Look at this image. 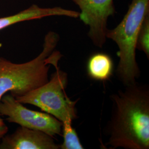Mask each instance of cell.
<instances>
[{
  "instance_id": "cell-1",
  "label": "cell",
  "mask_w": 149,
  "mask_h": 149,
  "mask_svg": "<svg viewBox=\"0 0 149 149\" xmlns=\"http://www.w3.org/2000/svg\"><path fill=\"white\" fill-rule=\"evenodd\" d=\"M112 115L107 125L111 149H149V87L138 82L111 96Z\"/></svg>"
},
{
  "instance_id": "cell-2",
  "label": "cell",
  "mask_w": 149,
  "mask_h": 149,
  "mask_svg": "<svg viewBox=\"0 0 149 149\" xmlns=\"http://www.w3.org/2000/svg\"><path fill=\"white\" fill-rule=\"evenodd\" d=\"M59 39L58 33L48 32L42 52L27 63L16 64L0 57V100L8 92L15 98L24 96L48 82L50 65L63 56L55 50Z\"/></svg>"
},
{
  "instance_id": "cell-3",
  "label": "cell",
  "mask_w": 149,
  "mask_h": 149,
  "mask_svg": "<svg viewBox=\"0 0 149 149\" xmlns=\"http://www.w3.org/2000/svg\"><path fill=\"white\" fill-rule=\"evenodd\" d=\"M149 15V0H132L122 21L112 29H108L107 39L117 44L119 62L116 74L124 86L136 82L140 70L136 60L139 32Z\"/></svg>"
},
{
  "instance_id": "cell-4",
  "label": "cell",
  "mask_w": 149,
  "mask_h": 149,
  "mask_svg": "<svg viewBox=\"0 0 149 149\" xmlns=\"http://www.w3.org/2000/svg\"><path fill=\"white\" fill-rule=\"evenodd\" d=\"M59 60H56L52 65L55 71L47 83L16 98L22 104L37 107L62 123L67 120L73 122L77 118L76 105L78 100L72 101L65 92L68 75L60 69Z\"/></svg>"
},
{
  "instance_id": "cell-5",
  "label": "cell",
  "mask_w": 149,
  "mask_h": 149,
  "mask_svg": "<svg viewBox=\"0 0 149 149\" xmlns=\"http://www.w3.org/2000/svg\"><path fill=\"white\" fill-rule=\"evenodd\" d=\"M0 114L6 120L21 127L38 130L49 135H62L63 123L45 112L31 110L24 106L16 98L7 93L0 100Z\"/></svg>"
},
{
  "instance_id": "cell-6",
  "label": "cell",
  "mask_w": 149,
  "mask_h": 149,
  "mask_svg": "<svg viewBox=\"0 0 149 149\" xmlns=\"http://www.w3.org/2000/svg\"><path fill=\"white\" fill-rule=\"evenodd\" d=\"M79 6L80 20L89 28L88 36L97 47L106 43L107 21L115 13L113 0H71Z\"/></svg>"
},
{
  "instance_id": "cell-7",
  "label": "cell",
  "mask_w": 149,
  "mask_h": 149,
  "mask_svg": "<svg viewBox=\"0 0 149 149\" xmlns=\"http://www.w3.org/2000/svg\"><path fill=\"white\" fill-rule=\"evenodd\" d=\"M53 136L38 130L20 126L0 141V149H60Z\"/></svg>"
},
{
  "instance_id": "cell-8",
  "label": "cell",
  "mask_w": 149,
  "mask_h": 149,
  "mask_svg": "<svg viewBox=\"0 0 149 149\" xmlns=\"http://www.w3.org/2000/svg\"><path fill=\"white\" fill-rule=\"evenodd\" d=\"M50 16H65L77 18L79 17V12L66 10L60 7L43 8L37 5H33L16 15L0 18V30L19 22Z\"/></svg>"
},
{
  "instance_id": "cell-9",
  "label": "cell",
  "mask_w": 149,
  "mask_h": 149,
  "mask_svg": "<svg viewBox=\"0 0 149 149\" xmlns=\"http://www.w3.org/2000/svg\"><path fill=\"white\" fill-rule=\"evenodd\" d=\"M114 64L112 58L107 54L97 53L91 55L87 64L88 76L93 80L106 81L112 76Z\"/></svg>"
},
{
  "instance_id": "cell-10",
  "label": "cell",
  "mask_w": 149,
  "mask_h": 149,
  "mask_svg": "<svg viewBox=\"0 0 149 149\" xmlns=\"http://www.w3.org/2000/svg\"><path fill=\"white\" fill-rule=\"evenodd\" d=\"M72 121L67 120L63 123L62 136L63 143L60 145L61 149H83L84 146L74 128L72 127Z\"/></svg>"
},
{
  "instance_id": "cell-11",
  "label": "cell",
  "mask_w": 149,
  "mask_h": 149,
  "mask_svg": "<svg viewBox=\"0 0 149 149\" xmlns=\"http://www.w3.org/2000/svg\"><path fill=\"white\" fill-rule=\"evenodd\" d=\"M136 49L143 52L149 59V15L145 17L139 32Z\"/></svg>"
},
{
  "instance_id": "cell-12",
  "label": "cell",
  "mask_w": 149,
  "mask_h": 149,
  "mask_svg": "<svg viewBox=\"0 0 149 149\" xmlns=\"http://www.w3.org/2000/svg\"><path fill=\"white\" fill-rule=\"evenodd\" d=\"M1 116H2L0 114V141L3 137L6 135L8 130V127L6 125L4 120L1 118Z\"/></svg>"
}]
</instances>
